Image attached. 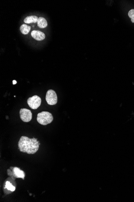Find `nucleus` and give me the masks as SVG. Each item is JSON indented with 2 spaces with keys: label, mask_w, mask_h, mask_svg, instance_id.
Masks as SVG:
<instances>
[{
  "label": "nucleus",
  "mask_w": 134,
  "mask_h": 202,
  "mask_svg": "<svg viewBox=\"0 0 134 202\" xmlns=\"http://www.w3.org/2000/svg\"><path fill=\"white\" fill-rule=\"evenodd\" d=\"M40 144L37 139H30L25 136H22L18 142V147L20 152L34 154L39 150Z\"/></svg>",
  "instance_id": "nucleus-1"
},
{
  "label": "nucleus",
  "mask_w": 134,
  "mask_h": 202,
  "mask_svg": "<svg viewBox=\"0 0 134 202\" xmlns=\"http://www.w3.org/2000/svg\"><path fill=\"white\" fill-rule=\"evenodd\" d=\"M53 117L51 113L47 112H42L37 114V121L41 125H47L53 121Z\"/></svg>",
  "instance_id": "nucleus-2"
},
{
  "label": "nucleus",
  "mask_w": 134,
  "mask_h": 202,
  "mask_svg": "<svg viewBox=\"0 0 134 202\" xmlns=\"http://www.w3.org/2000/svg\"><path fill=\"white\" fill-rule=\"evenodd\" d=\"M27 102L28 105L33 110H36L39 107L42 102L40 97L37 95H34L28 98Z\"/></svg>",
  "instance_id": "nucleus-3"
},
{
  "label": "nucleus",
  "mask_w": 134,
  "mask_h": 202,
  "mask_svg": "<svg viewBox=\"0 0 134 202\" xmlns=\"http://www.w3.org/2000/svg\"><path fill=\"white\" fill-rule=\"evenodd\" d=\"M46 101L49 105H55L58 102V97L56 92L53 90L47 91L45 97Z\"/></svg>",
  "instance_id": "nucleus-4"
},
{
  "label": "nucleus",
  "mask_w": 134,
  "mask_h": 202,
  "mask_svg": "<svg viewBox=\"0 0 134 202\" xmlns=\"http://www.w3.org/2000/svg\"><path fill=\"white\" fill-rule=\"evenodd\" d=\"M19 113L20 119L25 122H30L32 119V114L30 110L25 108L21 109Z\"/></svg>",
  "instance_id": "nucleus-5"
},
{
  "label": "nucleus",
  "mask_w": 134,
  "mask_h": 202,
  "mask_svg": "<svg viewBox=\"0 0 134 202\" xmlns=\"http://www.w3.org/2000/svg\"><path fill=\"white\" fill-rule=\"evenodd\" d=\"M31 35L33 38L38 41H43L45 38V33L38 30H33Z\"/></svg>",
  "instance_id": "nucleus-6"
},
{
  "label": "nucleus",
  "mask_w": 134,
  "mask_h": 202,
  "mask_svg": "<svg viewBox=\"0 0 134 202\" xmlns=\"http://www.w3.org/2000/svg\"><path fill=\"white\" fill-rule=\"evenodd\" d=\"M13 175L16 178H21L23 180L25 177V174L23 170L17 167H14L13 169Z\"/></svg>",
  "instance_id": "nucleus-7"
},
{
  "label": "nucleus",
  "mask_w": 134,
  "mask_h": 202,
  "mask_svg": "<svg viewBox=\"0 0 134 202\" xmlns=\"http://www.w3.org/2000/svg\"><path fill=\"white\" fill-rule=\"evenodd\" d=\"M37 26L41 28H44L47 27V22L46 19L43 17H39L38 19Z\"/></svg>",
  "instance_id": "nucleus-8"
},
{
  "label": "nucleus",
  "mask_w": 134,
  "mask_h": 202,
  "mask_svg": "<svg viewBox=\"0 0 134 202\" xmlns=\"http://www.w3.org/2000/svg\"><path fill=\"white\" fill-rule=\"evenodd\" d=\"M38 19L39 18L36 16H28L24 19V21L25 23H28V24H30V23H35L37 22Z\"/></svg>",
  "instance_id": "nucleus-9"
},
{
  "label": "nucleus",
  "mask_w": 134,
  "mask_h": 202,
  "mask_svg": "<svg viewBox=\"0 0 134 202\" xmlns=\"http://www.w3.org/2000/svg\"><path fill=\"white\" fill-rule=\"evenodd\" d=\"M31 27L25 24L22 25L20 26V32L23 34H28L31 30Z\"/></svg>",
  "instance_id": "nucleus-10"
},
{
  "label": "nucleus",
  "mask_w": 134,
  "mask_h": 202,
  "mask_svg": "<svg viewBox=\"0 0 134 202\" xmlns=\"http://www.w3.org/2000/svg\"><path fill=\"white\" fill-rule=\"evenodd\" d=\"M5 187L7 189L9 190L12 192H13L16 190V187L15 186H13L12 184H11L9 181H7L6 182V185H5Z\"/></svg>",
  "instance_id": "nucleus-11"
},
{
  "label": "nucleus",
  "mask_w": 134,
  "mask_h": 202,
  "mask_svg": "<svg viewBox=\"0 0 134 202\" xmlns=\"http://www.w3.org/2000/svg\"><path fill=\"white\" fill-rule=\"evenodd\" d=\"M128 16L131 19V22L134 23V9L130 10L128 13Z\"/></svg>",
  "instance_id": "nucleus-12"
},
{
  "label": "nucleus",
  "mask_w": 134,
  "mask_h": 202,
  "mask_svg": "<svg viewBox=\"0 0 134 202\" xmlns=\"http://www.w3.org/2000/svg\"><path fill=\"white\" fill-rule=\"evenodd\" d=\"M13 85H16V83H17V82H16V80H13Z\"/></svg>",
  "instance_id": "nucleus-13"
}]
</instances>
